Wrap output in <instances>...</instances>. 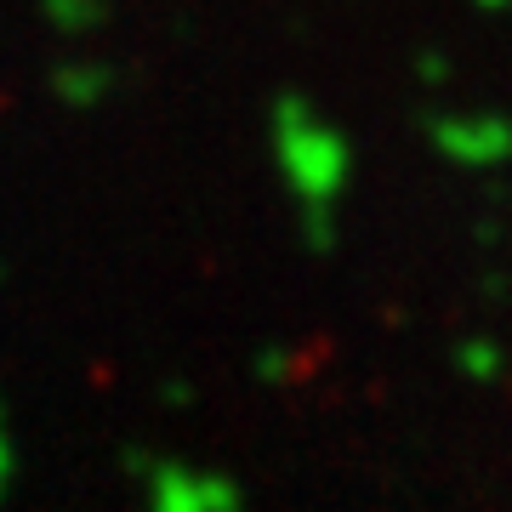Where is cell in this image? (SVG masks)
<instances>
[{
  "instance_id": "obj_1",
  "label": "cell",
  "mask_w": 512,
  "mask_h": 512,
  "mask_svg": "<svg viewBox=\"0 0 512 512\" xmlns=\"http://www.w3.org/2000/svg\"><path fill=\"white\" fill-rule=\"evenodd\" d=\"M268 154H274V171L296 211H342L353 188V143L336 120L319 114V103H308L302 92L274 97Z\"/></svg>"
},
{
  "instance_id": "obj_2",
  "label": "cell",
  "mask_w": 512,
  "mask_h": 512,
  "mask_svg": "<svg viewBox=\"0 0 512 512\" xmlns=\"http://www.w3.org/2000/svg\"><path fill=\"white\" fill-rule=\"evenodd\" d=\"M427 143L456 171H507L512 165V114L501 109H444L427 120Z\"/></svg>"
},
{
  "instance_id": "obj_3",
  "label": "cell",
  "mask_w": 512,
  "mask_h": 512,
  "mask_svg": "<svg viewBox=\"0 0 512 512\" xmlns=\"http://www.w3.org/2000/svg\"><path fill=\"white\" fill-rule=\"evenodd\" d=\"M148 512H245V490L228 473H205L188 461H148Z\"/></svg>"
},
{
  "instance_id": "obj_4",
  "label": "cell",
  "mask_w": 512,
  "mask_h": 512,
  "mask_svg": "<svg viewBox=\"0 0 512 512\" xmlns=\"http://www.w3.org/2000/svg\"><path fill=\"white\" fill-rule=\"evenodd\" d=\"M46 92H52L57 109L92 114V109H103V103L120 92V69H114V63H103V57L69 52V57H57V63H52V74H46Z\"/></svg>"
},
{
  "instance_id": "obj_5",
  "label": "cell",
  "mask_w": 512,
  "mask_h": 512,
  "mask_svg": "<svg viewBox=\"0 0 512 512\" xmlns=\"http://www.w3.org/2000/svg\"><path fill=\"white\" fill-rule=\"evenodd\" d=\"M450 365H456V376L467 387H501L507 382V348H501L495 336H484V330L461 336L456 348H450Z\"/></svg>"
},
{
  "instance_id": "obj_6",
  "label": "cell",
  "mask_w": 512,
  "mask_h": 512,
  "mask_svg": "<svg viewBox=\"0 0 512 512\" xmlns=\"http://www.w3.org/2000/svg\"><path fill=\"white\" fill-rule=\"evenodd\" d=\"M35 6H40V23L57 40H92L109 23V0H35Z\"/></svg>"
},
{
  "instance_id": "obj_7",
  "label": "cell",
  "mask_w": 512,
  "mask_h": 512,
  "mask_svg": "<svg viewBox=\"0 0 512 512\" xmlns=\"http://www.w3.org/2000/svg\"><path fill=\"white\" fill-rule=\"evenodd\" d=\"M251 376L262 387H296L308 376V359H302L296 342H262V348L251 353Z\"/></svg>"
},
{
  "instance_id": "obj_8",
  "label": "cell",
  "mask_w": 512,
  "mask_h": 512,
  "mask_svg": "<svg viewBox=\"0 0 512 512\" xmlns=\"http://www.w3.org/2000/svg\"><path fill=\"white\" fill-rule=\"evenodd\" d=\"M296 239L313 256H330L342 245V211H296Z\"/></svg>"
},
{
  "instance_id": "obj_9",
  "label": "cell",
  "mask_w": 512,
  "mask_h": 512,
  "mask_svg": "<svg viewBox=\"0 0 512 512\" xmlns=\"http://www.w3.org/2000/svg\"><path fill=\"white\" fill-rule=\"evenodd\" d=\"M12 484H18V439H12V416L0 404V501L12 495Z\"/></svg>"
},
{
  "instance_id": "obj_10",
  "label": "cell",
  "mask_w": 512,
  "mask_h": 512,
  "mask_svg": "<svg viewBox=\"0 0 512 512\" xmlns=\"http://www.w3.org/2000/svg\"><path fill=\"white\" fill-rule=\"evenodd\" d=\"M416 80L421 86H444V80H450V57L444 52H416Z\"/></svg>"
},
{
  "instance_id": "obj_11",
  "label": "cell",
  "mask_w": 512,
  "mask_h": 512,
  "mask_svg": "<svg viewBox=\"0 0 512 512\" xmlns=\"http://www.w3.org/2000/svg\"><path fill=\"white\" fill-rule=\"evenodd\" d=\"M188 399H194V393H188V382H183V376H171V382L160 387V404H171V410H183Z\"/></svg>"
},
{
  "instance_id": "obj_12",
  "label": "cell",
  "mask_w": 512,
  "mask_h": 512,
  "mask_svg": "<svg viewBox=\"0 0 512 512\" xmlns=\"http://www.w3.org/2000/svg\"><path fill=\"white\" fill-rule=\"evenodd\" d=\"M473 6H478V12H490V18H507V12H512V0H473Z\"/></svg>"
},
{
  "instance_id": "obj_13",
  "label": "cell",
  "mask_w": 512,
  "mask_h": 512,
  "mask_svg": "<svg viewBox=\"0 0 512 512\" xmlns=\"http://www.w3.org/2000/svg\"><path fill=\"white\" fill-rule=\"evenodd\" d=\"M0 291H6V256H0Z\"/></svg>"
}]
</instances>
